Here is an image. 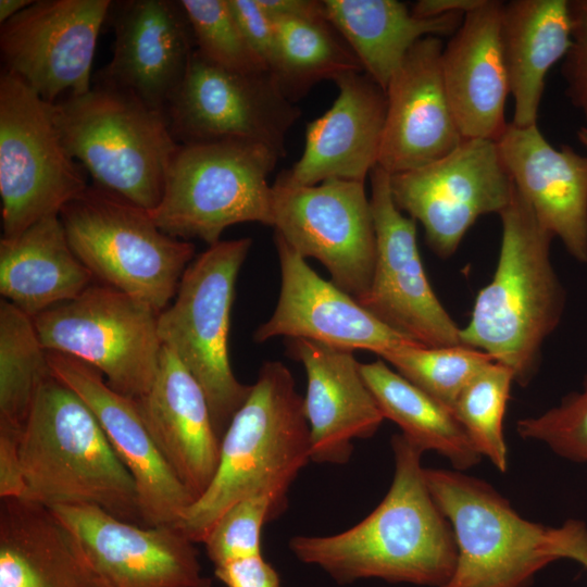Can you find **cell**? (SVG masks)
<instances>
[{"mask_svg":"<svg viewBox=\"0 0 587 587\" xmlns=\"http://www.w3.org/2000/svg\"><path fill=\"white\" fill-rule=\"evenodd\" d=\"M376 261L367 294L358 302L385 325L425 347L463 345L461 328L435 295L421 260L415 221L396 205L390 175L370 173Z\"/></svg>","mask_w":587,"mask_h":587,"instance_id":"15","label":"cell"},{"mask_svg":"<svg viewBox=\"0 0 587 587\" xmlns=\"http://www.w3.org/2000/svg\"><path fill=\"white\" fill-rule=\"evenodd\" d=\"M514 382L508 366L492 361L465 386L452 409L482 458L502 473L508 469L503 422Z\"/></svg>","mask_w":587,"mask_h":587,"instance_id":"34","label":"cell"},{"mask_svg":"<svg viewBox=\"0 0 587 587\" xmlns=\"http://www.w3.org/2000/svg\"><path fill=\"white\" fill-rule=\"evenodd\" d=\"M0 587H103L78 539L46 505L3 499Z\"/></svg>","mask_w":587,"mask_h":587,"instance_id":"27","label":"cell"},{"mask_svg":"<svg viewBox=\"0 0 587 587\" xmlns=\"http://www.w3.org/2000/svg\"><path fill=\"white\" fill-rule=\"evenodd\" d=\"M84 167L63 145L47 102L22 79L0 75L2 238H14L88 188Z\"/></svg>","mask_w":587,"mask_h":587,"instance_id":"10","label":"cell"},{"mask_svg":"<svg viewBox=\"0 0 587 587\" xmlns=\"http://www.w3.org/2000/svg\"><path fill=\"white\" fill-rule=\"evenodd\" d=\"M110 0H38L1 24L4 72L43 100L91 88V64Z\"/></svg>","mask_w":587,"mask_h":587,"instance_id":"16","label":"cell"},{"mask_svg":"<svg viewBox=\"0 0 587 587\" xmlns=\"http://www.w3.org/2000/svg\"><path fill=\"white\" fill-rule=\"evenodd\" d=\"M51 376L34 320L0 301V427L22 432L35 397Z\"/></svg>","mask_w":587,"mask_h":587,"instance_id":"33","label":"cell"},{"mask_svg":"<svg viewBox=\"0 0 587 587\" xmlns=\"http://www.w3.org/2000/svg\"><path fill=\"white\" fill-rule=\"evenodd\" d=\"M251 245L249 237L220 240L195 257L158 317L162 346L201 386L220 438L251 389L236 378L228 357L235 284Z\"/></svg>","mask_w":587,"mask_h":587,"instance_id":"9","label":"cell"},{"mask_svg":"<svg viewBox=\"0 0 587 587\" xmlns=\"http://www.w3.org/2000/svg\"><path fill=\"white\" fill-rule=\"evenodd\" d=\"M577 138L587 148V127H580L578 129Z\"/></svg>","mask_w":587,"mask_h":587,"instance_id":"47","label":"cell"},{"mask_svg":"<svg viewBox=\"0 0 587 587\" xmlns=\"http://www.w3.org/2000/svg\"><path fill=\"white\" fill-rule=\"evenodd\" d=\"M279 513L267 495L249 496L227 508L202 542L214 566L261 554L262 527Z\"/></svg>","mask_w":587,"mask_h":587,"instance_id":"37","label":"cell"},{"mask_svg":"<svg viewBox=\"0 0 587 587\" xmlns=\"http://www.w3.org/2000/svg\"><path fill=\"white\" fill-rule=\"evenodd\" d=\"M517 434L573 462H587V377L583 389L537 415L519 420Z\"/></svg>","mask_w":587,"mask_h":587,"instance_id":"38","label":"cell"},{"mask_svg":"<svg viewBox=\"0 0 587 587\" xmlns=\"http://www.w3.org/2000/svg\"><path fill=\"white\" fill-rule=\"evenodd\" d=\"M392 483L361 522L328 536H295L289 549L339 584L362 578L442 587L457 562L450 524L426 485L422 451L402 435L391 440Z\"/></svg>","mask_w":587,"mask_h":587,"instance_id":"1","label":"cell"},{"mask_svg":"<svg viewBox=\"0 0 587 587\" xmlns=\"http://www.w3.org/2000/svg\"><path fill=\"white\" fill-rule=\"evenodd\" d=\"M338 96L322 116L308 124L302 155L280 174L312 186L338 178L364 182L377 165L384 132L386 91L364 71L334 79Z\"/></svg>","mask_w":587,"mask_h":587,"instance_id":"24","label":"cell"},{"mask_svg":"<svg viewBox=\"0 0 587 587\" xmlns=\"http://www.w3.org/2000/svg\"><path fill=\"white\" fill-rule=\"evenodd\" d=\"M32 3V0H0V23H5Z\"/></svg>","mask_w":587,"mask_h":587,"instance_id":"45","label":"cell"},{"mask_svg":"<svg viewBox=\"0 0 587 587\" xmlns=\"http://www.w3.org/2000/svg\"><path fill=\"white\" fill-rule=\"evenodd\" d=\"M390 190L398 209L422 224L429 248L447 259L479 216L509 204L514 184L497 142L475 138L438 161L390 175Z\"/></svg>","mask_w":587,"mask_h":587,"instance_id":"14","label":"cell"},{"mask_svg":"<svg viewBox=\"0 0 587 587\" xmlns=\"http://www.w3.org/2000/svg\"><path fill=\"white\" fill-rule=\"evenodd\" d=\"M47 358L51 374L85 401L130 473L143 526H176L195 500L162 455L136 400L110 388L101 373L75 358L49 351Z\"/></svg>","mask_w":587,"mask_h":587,"instance_id":"18","label":"cell"},{"mask_svg":"<svg viewBox=\"0 0 587 587\" xmlns=\"http://www.w3.org/2000/svg\"><path fill=\"white\" fill-rule=\"evenodd\" d=\"M288 354L307 374L303 409L310 429L311 461L344 464L353 440L372 437L385 420L351 350L288 339Z\"/></svg>","mask_w":587,"mask_h":587,"instance_id":"23","label":"cell"},{"mask_svg":"<svg viewBox=\"0 0 587 587\" xmlns=\"http://www.w3.org/2000/svg\"><path fill=\"white\" fill-rule=\"evenodd\" d=\"M159 313L143 300L107 285L33 317L46 351L75 358L126 397L143 396L155 378L162 342Z\"/></svg>","mask_w":587,"mask_h":587,"instance_id":"11","label":"cell"},{"mask_svg":"<svg viewBox=\"0 0 587 587\" xmlns=\"http://www.w3.org/2000/svg\"><path fill=\"white\" fill-rule=\"evenodd\" d=\"M572 46L563 59L561 73L565 93L587 121V0H569Z\"/></svg>","mask_w":587,"mask_h":587,"instance_id":"39","label":"cell"},{"mask_svg":"<svg viewBox=\"0 0 587 587\" xmlns=\"http://www.w3.org/2000/svg\"><path fill=\"white\" fill-rule=\"evenodd\" d=\"M282 158L267 145L242 138L179 143L159 204L149 211L165 234L209 246L232 225H273L268 176Z\"/></svg>","mask_w":587,"mask_h":587,"instance_id":"6","label":"cell"},{"mask_svg":"<svg viewBox=\"0 0 587 587\" xmlns=\"http://www.w3.org/2000/svg\"><path fill=\"white\" fill-rule=\"evenodd\" d=\"M484 0H420L411 11L420 18H435L449 14H465L483 3Z\"/></svg>","mask_w":587,"mask_h":587,"instance_id":"44","label":"cell"},{"mask_svg":"<svg viewBox=\"0 0 587 587\" xmlns=\"http://www.w3.org/2000/svg\"><path fill=\"white\" fill-rule=\"evenodd\" d=\"M396 372L452 411L465 386L490 362L480 350L459 345H404L382 357Z\"/></svg>","mask_w":587,"mask_h":587,"instance_id":"35","label":"cell"},{"mask_svg":"<svg viewBox=\"0 0 587 587\" xmlns=\"http://www.w3.org/2000/svg\"><path fill=\"white\" fill-rule=\"evenodd\" d=\"M300 114L270 72L226 68L197 50L165 110L178 143L242 138L263 142L280 157Z\"/></svg>","mask_w":587,"mask_h":587,"instance_id":"13","label":"cell"},{"mask_svg":"<svg viewBox=\"0 0 587 587\" xmlns=\"http://www.w3.org/2000/svg\"><path fill=\"white\" fill-rule=\"evenodd\" d=\"M277 35V54L271 72L284 95L292 102L323 79L363 71L345 39L327 21L317 18H272Z\"/></svg>","mask_w":587,"mask_h":587,"instance_id":"32","label":"cell"},{"mask_svg":"<svg viewBox=\"0 0 587 587\" xmlns=\"http://www.w3.org/2000/svg\"><path fill=\"white\" fill-rule=\"evenodd\" d=\"M273 188V227L304 259L320 261L357 301L369 291L376 236L364 182L330 178L297 185L282 174Z\"/></svg>","mask_w":587,"mask_h":587,"instance_id":"12","label":"cell"},{"mask_svg":"<svg viewBox=\"0 0 587 587\" xmlns=\"http://www.w3.org/2000/svg\"><path fill=\"white\" fill-rule=\"evenodd\" d=\"M499 216L497 267L476 296L461 341L508 366L515 383L526 386L538 370L546 339L562 317L565 297L550 257L554 237L539 225L515 186Z\"/></svg>","mask_w":587,"mask_h":587,"instance_id":"3","label":"cell"},{"mask_svg":"<svg viewBox=\"0 0 587 587\" xmlns=\"http://www.w3.org/2000/svg\"><path fill=\"white\" fill-rule=\"evenodd\" d=\"M248 47L262 64L272 72L277 54V35L272 17L259 0H227Z\"/></svg>","mask_w":587,"mask_h":587,"instance_id":"40","label":"cell"},{"mask_svg":"<svg viewBox=\"0 0 587 587\" xmlns=\"http://www.w3.org/2000/svg\"><path fill=\"white\" fill-rule=\"evenodd\" d=\"M424 477L457 547L453 573L442 587H528L559 560L555 527L524 519L487 482L444 469H424Z\"/></svg>","mask_w":587,"mask_h":587,"instance_id":"7","label":"cell"},{"mask_svg":"<svg viewBox=\"0 0 587 587\" xmlns=\"http://www.w3.org/2000/svg\"><path fill=\"white\" fill-rule=\"evenodd\" d=\"M179 3L189 22L196 50L202 57L235 71H266L245 41L227 0H180Z\"/></svg>","mask_w":587,"mask_h":587,"instance_id":"36","label":"cell"},{"mask_svg":"<svg viewBox=\"0 0 587 587\" xmlns=\"http://www.w3.org/2000/svg\"><path fill=\"white\" fill-rule=\"evenodd\" d=\"M110 13L113 55L96 80L128 90L165 113L196 50L183 7L179 1L128 0L112 4Z\"/></svg>","mask_w":587,"mask_h":587,"instance_id":"21","label":"cell"},{"mask_svg":"<svg viewBox=\"0 0 587 587\" xmlns=\"http://www.w3.org/2000/svg\"><path fill=\"white\" fill-rule=\"evenodd\" d=\"M50 509L76 536L103 587H211L196 542L177 526H142L86 504Z\"/></svg>","mask_w":587,"mask_h":587,"instance_id":"17","label":"cell"},{"mask_svg":"<svg viewBox=\"0 0 587 587\" xmlns=\"http://www.w3.org/2000/svg\"><path fill=\"white\" fill-rule=\"evenodd\" d=\"M53 116L64 147L93 186L147 211L159 204L179 146L164 112L95 80L87 92L53 103Z\"/></svg>","mask_w":587,"mask_h":587,"instance_id":"5","label":"cell"},{"mask_svg":"<svg viewBox=\"0 0 587 587\" xmlns=\"http://www.w3.org/2000/svg\"><path fill=\"white\" fill-rule=\"evenodd\" d=\"M327 21L385 91L410 49L428 36H452L464 14L416 17L397 0H323Z\"/></svg>","mask_w":587,"mask_h":587,"instance_id":"30","label":"cell"},{"mask_svg":"<svg viewBox=\"0 0 587 587\" xmlns=\"http://www.w3.org/2000/svg\"><path fill=\"white\" fill-rule=\"evenodd\" d=\"M440 37L419 40L387 89L377 165L389 175L413 171L451 153L463 137L446 93Z\"/></svg>","mask_w":587,"mask_h":587,"instance_id":"20","label":"cell"},{"mask_svg":"<svg viewBox=\"0 0 587 587\" xmlns=\"http://www.w3.org/2000/svg\"><path fill=\"white\" fill-rule=\"evenodd\" d=\"M215 576L226 587H280L276 570L262 554L215 566Z\"/></svg>","mask_w":587,"mask_h":587,"instance_id":"41","label":"cell"},{"mask_svg":"<svg viewBox=\"0 0 587 587\" xmlns=\"http://www.w3.org/2000/svg\"><path fill=\"white\" fill-rule=\"evenodd\" d=\"M309 462L303 398L289 369L267 361L221 438L212 482L176 526L193 542H203L227 508L253 495L270 496L283 512L289 487Z\"/></svg>","mask_w":587,"mask_h":587,"instance_id":"2","label":"cell"},{"mask_svg":"<svg viewBox=\"0 0 587 587\" xmlns=\"http://www.w3.org/2000/svg\"><path fill=\"white\" fill-rule=\"evenodd\" d=\"M135 400L165 461L196 500L213 479L221 446L201 386L163 346L152 386Z\"/></svg>","mask_w":587,"mask_h":587,"instance_id":"25","label":"cell"},{"mask_svg":"<svg viewBox=\"0 0 587 587\" xmlns=\"http://www.w3.org/2000/svg\"><path fill=\"white\" fill-rule=\"evenodd\" d=\"M503 164L539 225L587 262V157L555 149L537 125L508 123L497 139Z\"/></svg>","mask_w":587,"mask_h":587,"instance_id":"22","label":"cell"},{"mask_svg":"<svg viewBox=\"0 0 587 587\" xmlns=\"http://www.w3.org/2000/svg\"><path fill=\"white\" fill-rule=\"evenodd\" d=\"M571 560L578 562L587 569V538L574 549Z\"/></svg>","mask_w":587,"mask_h":587,"instance_id":"46","label":"cell"},{"mask_svg":"<svg viewBox=\"0 0 587 587\" xmlns=\"http://www.w3.org/2000/svg\"><path fill=\"white\" fill-rule=\"evenodd\" d=\"M60 218L74 253L93 278L158 312L172 302L195 259L193 243L162 232L149 211L93 185L67 203Z\"/></svg>","mask_w":587,"mask_h":587,"instance_id":"8","label":"cell"},{"mask_svg":"<svg viewBox=\"0 0 587 587\" xmlns=\"http://www.w3.org/2000/svg\"><path fill=\"white\" fill-rule=\"evenodd\" d=\"M93 276L74 253L60 215L0 241V294L30 317L78 297Z\"/></svg>","mask_w":587,"mask_h":587,"instance_id":"28","label":"cell"},{"mask_svg":"<svg viewBox=\"0 0 587 587\" xmlns=\"http://www.w3.org/2000/svg\"><path fill=\"white\" fill-rule=\"evenodd\" d=\"M361 373L384 417L396 423L414 447L444 455L462 472L480 461L482 455L454 413L383 359L361 363Z\"/></svg>","mask_w":587,"mask_h":587,"instance_id":"31","label":"cell"},{"mask_svg":"<svg viewBox=\"0 0 587 587\" xmlns=\"http://www.w3.org/2000/svg\"><path fill=\"white\" fill-rule=\"evenodd\" d=\"M26 498L48 508L86 504L142 525L135 482L85 401L52 374L20 437Z\"/></svg>","mask_w":587,"mask_h":587,"instance_id":"4","label":"cell"},{"mask_svg":"<svg viewBox=\"0 0 587 587\" xmlns=\"http://www.w3.org/2000/svg\"><path fill=\"white\" fill-rule=\"evenodd\" d=\"M274 239L280 265L279 298L271 317L255 329L257 342L284 336L351 351L364 349L378 357L415 344L376 319L332 280L317 275L279 235L275 234Z\"/></svg>","mask_w":587,"mask_h":587,"instance_id":"19","label":"cell"},{"mask_svg":"<svg viewBox=\"0 0 587 587\" xmlns=\"http://www.w3.org/2000/svg\"><path fill=\"white\" fill-rule=\"evenodd\" d=\"M502 1L484 0L467 12L441 53L446 93L464 139L497 141L507 126L510 92L500 42Z\"/></svg>","mask_w":587,"mask_h":587,"instance_id":"26","label":"cell"},{"mask_svg":"<svg viewBox=\"0 0 587 587\" xmlns=\"http://www.w3.org/2000/svg\"><path fill=\"white\" fill-rule=\"evenodd\" d=\"M500 42L514 99L512 123L537 125L545 78L572 46L569 0L503 2Z\"/></svg>","mask_w":587,"mask_h":587,"instance_id":"29","label":"cell"},{"mask_svg":"<svg viewBox=\"0 0 587 587\" xmlns=\"http://www.w3.org/2000/svg\"><path fill=\"white\" fill-rule=\"evenodd\" d=\"M272 18L326 17L323 1L317 0H259Z\"/></svg>","mask_w":587,"mask_h":587,"instance_id":"43","label":"cell"},{"mask_svg":"<svg viewBox=\"0 0 587 587\" xmlns=\"http://www.w3.org/2000/svg\"><path fill=\"white\" fill-rule=\"evenodd\" d=\"M20 430L0 427V498H26V486L20 457Z\"/></svg>","mask_w":587,"mask_h":587,"instance_id":"42","label":"cell"}]
</instances>
